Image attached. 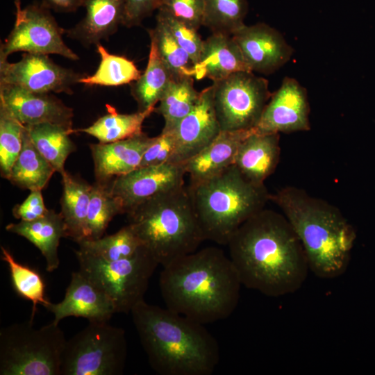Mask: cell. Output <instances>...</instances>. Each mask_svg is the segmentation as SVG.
Instances as JSON below:
<instances>
[{"label":"cell","instance_id":"42","mask_svg":"<svg viewBox=\"0 0 375 375\" xmlns=\"http://www.w3.org/2000/svg\"><path fill=\"white\" fill-rule=\"evenodd\" d=\"M48 211L44 203L42 190H37L31 191L22 203L15 206L12 214L20 221L30 222L42 217Z\"/></svg>","mask_w":375,"mask_h":375},{"label":"cell","instance_id":"17","mask_svg":"<svg viewBox=\"0 0 375 375\" xmlns=\"http://www.w3.org/2000/svg\"><path fill=\"white\" fill-rule=\"evenodd\" d=\"M0 106L23 126L51 123L72 129V108L51 94L0 84Z\"/></svg>","mask_w":375,"mask_h":375},{"label":"cell","instance_id":"28","mask_svg":"<svg viewBox=\"0 0 375 375\" xmlns=\"http://www.w3.org/2000/svg\"><path fill=\"white\" fill-rule=\"evenodd\" d=\"M36 149L62 174L67 157L76 150L70 138L74 129L51 123L24 126Z\"/></svg>","mask_w":375,"mask_h":375},{"label":"cell","instance_id":"43","mask_svg":"<svg viewBox=\"0 0 375 375\" xmlns=\"http://www.w3.org/2000/svg\"><path fill=\"white\" fill-rule=\"evenodd\" d=\"M85 0H42V4L56 11L72 12L83 6Z\"/></svg>","mask_w":375,"mask_h":375},{"label":"cell","instance_id":"2","mask_svg":"<svg viewBox=\"0 0 375 375\" xmlns=\"http://www.w3.org/2000/svg\"><path fill=\"white\" fill-rule=\"evenodd\" d=\"M242 283L231 260L209 247L162 267L159 286L165 307L203 324L228 317Z\"/></svg>","mask_w":375,"mask_h":375},{"label":"cell","instance_id":"33","mask_svg":"<svg viewBox=\"0 0 375 375\" xmlns=\"http://www.w3.org/2000/svg\"><path fill=\"white\" fill-rule=\"evenodd\" d=\"M1 259L7 263L12 285L22 298L32 302L31 320H33L38 304L46 308L50 301L45 297V284L41 275L31 267L18 262L10 251L1 246Z\"/></svg>","mask_w":375,"mask_h":375},{"label":"cell","instance_id":"11","mask_svg":"<svg viewBox=\"0 0 375 375\" xmlns=\"http://www.w3.org/2000/svg\"><path fill=\"white\" fill-rule=\"evenodd\" d=\"M65 32L47 7L42 3L29 5L15 13L13 28L0 47V60L18 51L56 54L77 60L78 55L62 39Z\"/></svg>","mask_w":375,"mask_h":375},{"label":"cell","instance_id":"32","mask_svg":"<svg viewBox=\"0 0 375 375\" xmlns=\"http://www.w3.org/2000/svg\"><path fill=\"white\" fill-rule=\"evenodd\" d=\"M78 250L107 261L134 256L143 246L128 224L114 234L78 243Z\"/></svg>","mask_w":375,"mask_h":375},{"label":"cell","instance_id":"20","mask_svg":"<svg viewBox=\"0 0 375 375\" xmlns=\"http://www.w3.org/2000/svg\"><path fill=\"white\" fill-rule=\"evenodd\" d=\"M242 71L251 70L233 36L212 33L203 40L200 58L193 65V78L216 82Z\"/></svg>","mask_w":375,"mask_h":375},{"label":"cell","instance_id":"25","mask_svg":"<svg viewBox=\"0 0 375 375\" xmlns=\"http://www.w3.org/2000/svg\"><path fill=\"white\" fill-rule=\"evenodd\" d=\"M61 211L69 238L78 243L86 238V224L92 185L65 171L62 174Z\"/></svg>","mask_w":375,"mask_h":375},{"label":"cell","instance_id":"29","mask_svg":"<svg viewBox=\"0 0 375 375\" xmlns=\"http://www.w3.org/2000/svg\"><path fill=\"white\" fill-rule=\"evenodd\" d=\"M200 92L194 87V78L190 76H174L158 101L154 112L164 119L162 132L172 131L178 124L195 106Z\"/></svg>","mask_w":375,"mask_h":375},{"label":"cell","instance_id":"15","mask_svg":"<svg viewBox=\"0 0 375 375\" xmlns=\"http://www.w3.org/2000/svg\"><path fill=\"white\" fill-rule=\"evenodd\" d=\"M175 149L169 163L183 165L210 144L221 132L217 117L212 85L200 92L192 110L171 131Z\"/></svg>","mask_w":375,"mask_h":375},{"label":"cell","instance_id":"10","mask_svg":"<svg viewBox=\"0 0 375 375\" xmlns=\"http://www.w3.org/2000/svg\"><path fill=\"white\" fill-rule=\"evenodd\" d=\"M213 101L222 131L253 129L272 93L267 79L253 72H235L213 82Z\"/></svg>","mask_w":375,"mask_h":375},{"label":"cell","instance_id":"18","mask_svg":"<svg viewBox=\"0 0 375 375\" xmlns=\"http://www.w3.org/2000/svg\"><path fill=\"white\" fill-rule=\"evenodd\" d=\"M56 324L67 317H83L89 322H108L116 310L112 302L79 270L74 272L63 299L45 308Z\"/></svg>","mask_w":375,"mask_h":375},{"label":"cell","instance_id":"26","mask_svg":"<svg viewBox=\"0 0 375 375\" xmlns=\"http://www.w3.org/2000/svg\"><path fill=\"white\" fill-rule=\"evenodd\" d=\"M54 172L55 169L36 149L24 126L22 149L7 179L21 188L42 190Z\"/></svg>","mask_w":375,"mask_h":375},{"label":"cell","instance_id":"6","mask_svg":"<svg viewBox=\"0 0 375 375\" xmlns=\"http://www.w3.org/2000/svg\"><path fill=\"white\" fill-rule=\"evenodd\" d=\"M187 188L205 240L222 245L269 201L265 183L251 182L234 165Z\"/></svg>","mask_w":375,"mask_h":375},{"label":"cell","instance_id":"24","mask_svg":"<svg viewBox=\"0 0 375 375\" xmlns=\"http://www.w3.org/2000/svg\"><path fill=\"white\" fill-rule=\"evenodd\" d=\"M10 233L22 236L34 244L46 260V269L49 272L58 268L60 259L58 247L62 238H66L62 217L53 210L39 219L18 223H10L6 226Z\"/></svg>","mask_w":375,"mask_h":375},{"label":"cell","instance_id":"19","mask_svg":"<svg viewBox=\"0 0 375 375\" xmlns=\"http://www.w3.org/2000/svg\"><path fill=\"white\" fill-rule=\"evenodd\" d=\"M154 137L145 133L110 143L90 144L97 182L108 183L140 167L144 153Z\"/></svg>","mask_w":375,"mask_h":375},{"label":"cell","instance_id":"35","mask_svg":"<svg viewBox=\"0 0 375 375\" xmlns=\"http://www.w3.org/2000/svg\"><path fill=\"white\" fill-rule=\"evenodd\" d=\"M202 26L212 33L232 35L245 24L247 0H203Z\"/></svg>","mask_w":375,"mask_h":375},{"label":"cell","instance_id":"37","mask_svg":"<svg viewBox=\"0 0 375 375\" xmlns=\"http://www.w3.org/2000/svg\"><path fill=\"white\" fill-rule=\"evenodd\" d=\"M24 126L0 106V169L8 178L22 147Z\"/></svg>","mask_w":375,"mask_h":375},{"label":"cell","instance_id":"13","mask_svg":"<svg viewBox=\"0 0 375 375\" xmlns=\"http://www.w3.org/2000/svg\"><path fill=\"white\" fill-rule=\"evenodd\" d=\"M183 165L165 163L138 167L110 181L112 194L120 202L123 214L140 204L184 185Z\"/></svg>","mask_w":375,"mask_h":375},{"label":"cell","instance_id":"22","mask_svg":"<svg viewBox=\"0 0 375 375\" xmlns=\"http://www.w3.org/2000/svg\"><path fill=\"white\" fill-rule=\"evenodd\" d=\"M280 154V133H262L255 129L240 144L233 165L251 182L264 184L275 172Z\"/></svg>","mask_w":375,"mask_h":375},{"label":"cell","instance_id":"41","mask_svg":"<svg viewBox=\"0 0 375 375\" xmlns=\"http://www.w3.org/2000/svg\"><path fill=\"white\" fill-rule=\"evenodd\" d=\"M162 0H125L122 25L138 26L160 7Z\"/></svg>","mask_w":375,"mask_h":375},{"label":"cell","instance_id":"30","mask_svg":"<svg viewBox=\"0 0 375 375\" xmlns=\"http://www.w3.org/2000/svg\"><path fill=\"white\" fill-rule=\"evenodd\" d=\"M108 112L87 128L74 130L94 137L101 143H110L128 139L142 134V125L154 109L131 114L118 113L107 106Z\"/></svg>","mask_w":375,"mask_h":375},{"label":"cell","instance_id":"14","mask_svg":"<svg viewBox=\"0 0 375 375\" xmlns=\"http://www.w3.org/2000/svg\"><path fill=\"white\" fill-rule=\"evenodd\" d=\"M308 94L295 78L285 77L267 102L255 128L262 133H292L310 129Z\"/></svg>","mask_w":375,"mask_h":375},{"label":"cell","instance_id":"9","mask_svg":"<svg viewBox=\"0 0 375 375\" xmlns=\"http://www.w3.org/2000/svg\"><path fill=\"white\" fill-rule=\"evenodd\" d=\"M127 356L124 331L108 322H89L67 340L60 375H120Z\"/></svg>","mask_w":375,"mask_h":375},{"label":"cell","instance_id":"4","mask_svg":"<svg viewBox=\"0 0 375 375\" xmlns=\"http://www.w3.org/2000/svg\"><path fill=\"white\" fill-rule=\"evenodd\" d=\"M269 201L288 220L315 276L333 279L345 273L356 233L338 208L290 185L270 194Z\"/></svg>","mask_w":375,"mask_h":375},{"label":"cell","instance_id":"7","mask_svg":"<svg viewBox=\"0 0 375 375\" xmlns=\"http://www.w3.org/2000/svg\"><path fill=\"white\" fill-rule=\"evenodd\" d=\"M67 339L53 321L39 328L32 320L0 331L1 375H60Z\"/></svg>","mask_w":375,"mask_h":375},{"label":"cell","instance_id":"23","mask_svg":"<svg viewBox=\"0 0 375 375\" xmlns=\"http://www.w3.org/2000/svg\"><path fill=\"white\" fill-rule=\"evenodd\" d=\"M125 0H85V17L65 31L85 47L107 40L122 24Z\"/></svg>","mask_w":375,"mask_h":375},{"label":"cell","instance_id":"44","mask_svg":"<svg viewBox=\"0 0 375 375\" xmlns=\"http://www.w3.org/2000/svg\"><path fill=\"white\" fill-rule=\"evenodd\" d=\"M15 6V13L19 12L22 10L21 0H14Z\"/></svg>","mask_w":375,"mask_h":375},{"label":"cell","instance_id":"34","mask_svg":"<svg viewBox=\"0 0 375 375\" xmlns=\"http://www.w3.org/2000/svg\"><path fill=\"white\" fill-rule=\"evenodd\" d=\"M109 183L97 181L92 185L87 217L85 240H94L102 237L112 218L117 215L123 214L122 205L112 194Z\"/></svg>","mask_w":375,"mask_h":375},{"label":"cell","instance_id":"12","mask_svg":"<svg viewBox=\"0 0 375 375\" xmlns=\"http://www.w3.org/2000/svg\"><path fill=\"white\" fill-rule=\"evenodd\" d=\"M83 74L55 63L48 55L24 53L20 60H0V84L40 93H73Z\"/></svg>","mask_w":375,"mask_h":375},{"label":"cell","instance_id":"8","mask_svg":"<svg viewBox=\"0 0 375 375\" xmlns=\"http://www.w3.org/2000/svg\"><path fill=\"white\" fill-rule=\"evenodd\" d=\"M79 271L112 302L116 312L128 313L144 300L149 280L159 265L142 247L132 257L107 261L78 249Z\"/></svg>","mask_w":375,"mask_h":375},{"label":"cell","instance_id":"31","mask_svg":"<svg viewBox=\"0 0 375 375\" xmlns=\"http://www.w3.org/2000/svg\"><path fill=\"white\" fill-rule=\"evenodd\" d=\"M96 47L101 58L99 65L93 74L81 78L78 83L116 87L134 82L140 77L142 73L132 60L110 53L101 43Z\"/></svg>","mask_w":375,"mask_h":375},{"label":"cell","instance_id":"38","mask_svg":"<svg viewBox=\"0 0 375 375\" xmlns=\"http://www.w3.org/2000/svg\"><path fill=\"white\" fill-rule=\"evenodd\" d=\"M156 19L164 24L178 44L188 53L193 64L197 63L203 44L198 29L160 8L158 9Z\"/></svg>","mask_w":375,"mask_h":375},{"label":"cell","instance_id":"36","mask_svg":"<svg viewBox=\"0 0 375 375\" xmlns=\"http://www.w3.org/2000/svg\"><path fill=\"white\" fill-rule=\"evenodd\" d=\"M149 35L155 42L162 60L175 76L193 78L194 64L191 58L161 21L156 19V26L149 30Z\"/></svg>","mask_w":375,"mask_h":375},{"label":"cell","instance_id":"16","mask_svg":"<svg viewBox=\"0 0 375 375\" xmlns=\"http://www.w3.org/2000/svg\"><path fill=\"white\" fill-rule=\"evenodd\" d=\"M232 36L253 72L274 73L293 54V49L282 34L265 23L244 24Z\"/></svg>","mask_w":375,"mask_h":375},{"label":"cell","instance_id":"3","mask_svg":"<svg viewBox=\"0 0 375 375\" xmlns=\"http://www.w3.org/2000/svg\"><path fill=\"white\" fill-rule=\"evenodd\" d=\"M151 368L160 375H210L219 347L204 324L144 300L131 311Z\"/></svg>","mask_w":375,"mask_h":375},{"label":"cell","instance_id":"40","mask_svg":"<svg viewBox=\"0 0 375 375\" xmlns=\"http://www.w3.org/2000/svg\"><path fill=\"white\" fill-rule=\"evenodd\" d=\"M175 149V139L172 132L154 137L142 156L139 167L169 163Z\"/></svg>","mask_w":375,"mask_h":375},{"label":"cell","instance_id":"39","mask_svg":"<svg viewBox=\"0 0 375 375\" xmlns=\"http://www.w3.org/2000/svg\"><path fill=\"white\" fill-rule=\"evenodd\" d=\"M160 8L198 30L202 26L203 0H162Z\"/></svg>","mask_w":375,"mask_h":375},{"label":"cell","instance_id":"1","mask_svg":"<svg viewBox=\"0 0 375 375\" xmlns=\"http://www.w3.org/2000/svg\"><path fill=\"white\" fill-rule=\"evenodd\" d=\"M227 246L242 285L267 297L296 292L310 271L288 220L272 209L265 208L244 222Z\"/></svg>","mask_w":375,"mask_h":375},{"label":"cell","instance_id":"21","mask_svg":"<svg viewBox=\"0 0 375 375\" xmlns=\"http://www.w3.org/2000/svg\"><path fill=\"white\" fill-rule=\"evenodd\" d=\"M254 131H221L210 144L183 164L190 183L211 178L233 165L240 144Z\"/></svg>","mask_w":375,"mask_h":375},{"label":"cell","instance_id":"5","mask_svg":"<svg viewBox=\"0 0 375 375\" xmlns=\"http://www.w3.org/2000/svg\"><path fill=\"white\" fill-rule=\"evenodd\" d=\"M126 215L142 246L162 267L194 252L205 240L185 185L152 198Z\"/></svg>","mask_w":375,"mask_h":375},{"label":"cell","instance_id":"27","mask_svg":"<svg viewBox=\"0 0 375 375\" xmlns=\"http://www.w3.org/2000/svg\"><path fill=\"white\" fill-rule=\"evenodd\" d=\"M175 76L162 60L156 44L150 39V49L144 72L131 86V94L138 111L155 109Z\"/></svg>","mask_w":375,"mask_h":375}]
</instances>
